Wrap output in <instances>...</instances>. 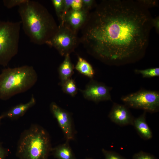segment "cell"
<instances>
[{
	"label": "cell",
	"instance_id": "cell-8",
	"mask_svg": "<svg viewBox=\"0 0 159 159\" xmlns=\"http://www.w3.org/2000/svg\"><path fill=\"white\" fill-rule=\"evenodd\" d=\"M92 79L87 85L85 90H80L84 97L95 102L111 101V88Z\"/></svg>",
	"mask_w": 159,
	"mask_h": 159
},
{
	"label": "cell",
	"instance_id": "cell-2",
	"mask_svg": "<svg viewBox=\"0 0 159 159\" xmlns=\"http://www.w3.org/2000/svg\"><path fill=\"white\" fill-rule=\"evenodd\" d=\"M18 12L24 33L34 44H46L58 30L53 16L37 1L26 0L19 6Z\"/></svg>",
	"mask_w": 159,
	"mask_h": 159
},
{
	"label": "cell",
	"instance_id": "cell-5",
	"mask_svg": "<svg viewBox=\"0 0 159 159\" xmlns=\"http://www.w3.org/2000/svg\"><path fill=\"white\" fill-rule=\"evenodd\" d=\"M21 21L0 20V65L7 66L18 53Z\"/></svg>",
	"mask_w": 159,
	"mask_h": 159
},
{
	"label": "cell",
	"instance_id": "cell-7",
	"mask_svg": "<svg viewBox=\"0 0 159 159\" xmlns=\"http://www.w3.org/2000/svg\"><path fill=\"white\" fill-rule=\"evenodd\" d=\"M80 42L77 33L65 24H60L55 34L46 44L56 49L62 56H65L74 51Z\"/></svg>",
	"mask_w": 159,
	"mask_h": 159
},
{
	"label": "cell",
	"instance_id": "cell-26",
	"mask_svg": "<svg viewBox=\"0 0 159 159\" xmlns=\"http://www.w3.org/2000/svg\"><path fill=\"white\" fill-rule=\"evenodd\" d=\"M7 153V151L3 147L0 142V159H5Z\"/></svg>",
	"mask_w": 159,
	"mask_h": 159
},
{
	"label": "cell",
	"instance_id": "cell-13",
	"mask_svg": "<svg viewBox=\"0 0 159 159\" xmlns=\"http://www.w3.org/2000/svg\"><path fill=\"white\" fill-rule=\"evenodd\" d=\"M145 115V111L139 117L134 119L133 125L140 136L144 139L148 140L152 138L153 135L146 122Z\"/></svg>",
	"mask_w": 159,
	"mask_h": 159
},
{
	"label": "cell",
	"instance_id": "cell-19",
	"mask_svg": "<svg viewBox=\"0 0 159 159\" xmlns=\"http://www.w3.org/2000/svg\"><path fill=\"white\" fill-rule=\"evenodd\" d=\"M52 4L59 20L60 19L64 10V0H52Z\"/></svg>",
	"mask_w": 159,
	"mask_h": 159
},
{
	"label": "cell",
	"instance_id": "cell-22",
	"mask_svg": "<svg viewBox=\"0 0 159 159\" xmlns=\"http://www.w3.org/2000/svg\"><path fill=\"white\" fill-rule=\"evenodd\" d=\"M26 0H4V5L8 9H11L16 6H19Z\"/></svg>",
	"mask_w": 159,
	"mask_h": 159
},
{
	"label": "cell",
	"instance_id": "cell-20",
	"mask_svg": "<svg viewBox=\"0 0 159 159\" xmlns=\"http://www.w3.org/2000/svg\"><path fill=\"white\" fill-rule=\"evenodd\" d=\"M105 159H127L119 153L103 149L102 150Z\"/></svg>",
	"mask_w": 159,
	"mask_h": 159
},
{
	"label": "cell",
	"instance_id": "cell-4",
	"mask_svg": "<svg viewBox=\"0 0 159 159\" xmlns=\"http://www.w3.org/2000/svg\"><path fill=\"white\" fill-rule=\"evenodd\" d=\"M52 149L47 132L41 127L34 125L21 137L16 154L20 159H48Z\"/></svg>",
	"mask_w": 159,
	"mask_h": 159
},
{
	"label": "cell",
	"instance_id": "cell-16",
	"mask_svg": "<svg viewBox=\"0 0 159 159\" xmlns=\"http://www.w3.org/2000/svg\"><path fill=\"white\" fill-rule=\"evenodd\" d=\"M74 68L81 74L91 79L93 77L95 70L92 65L84 58L79 56Z\"/></svg>",
	"mask_w": 159,
	"mask_h": 159
},
{
	"label": "cell",
	"instance_id": "cell-11",
	"mask_svg": "<svg viewBox=\"0 0 159 159\" xmlns=\"http://www.w3.org/2000/svg\"><path fill=\"white\" fill-rule=\"evenodd\" d=\"M113 122L120 126L132 125L134 119L127 106L114 103L108 115Z\"/></svg>",
	"mask_w": 159,
	"mask_h": 159
},
{
	"label": "cell",
	"instance_id": "cell-6",
	"mask_svg": "<svg viewBox=\"0 0 159 159\" xmlns=\"http://www.w3.org/2000/svg\"><path fill=\"white\" fill-rule=\"evenodd\" d=\"M121 99L127 106L155 112L159 109V93L156 91L141 89L122 96Z\"/></svg>",
	"mask_w": 159,
	"mask_h": 159
},
{
	"label": "cell",
	"instance_id": "cell-21",
	"mask_svg": "<svg viewBox=\"0 0 159 159\" xmlns=\"http://www.w3.org/2000/svg\"><path fill=\"white\" fill-rule=\"evenodd\" d=\"M132 159H157L151 154L143 151L135 153Z\"/></svg>",
	"mask_w": 159,
	"mask_h": 159
},
{
	"label": "cell",
	"instance_id": "cell-10",
	"mask_svg": "<svg viewBox=\"0 0 159 159\" xmlns=\"http://www.w3.org/2000/svg\"><path fill=\"white\" fill-rule=\"evenodd\" d=\"M89 13L82 7L78 9L71 8L66 14L63 24L77 33L85 22Z\"/></svg>",
	"mask_w": 159,
	"mask_h": 159
},
{
	"label": "cell",
	"instance_id": "cell-25",
	"mask_svg": "<svg viewBox=\"0 0 159 159\" xmlns=\"http://www.w3.org/2000/svg\"><path fill=\"white\" fill-rule=\"evenodd\" d=\"M152 27H154L156 32L158 34L159 32V17L158 16L152 20Z\"/></svg>",
	"mask_w": 159,
	"mask_h": 159
},
{
	"label": "cell",
	"instance_id": "cell-24",
	"mask_svg": "<svg viewBox=\"0 0 159 159\" xmlns=\"http://www.w3.org/2000/svg\"><path fill=\"white\" fill-rule=\"evenodd\" d=\"M97 5L95 0H82V8L89 11L92 9L95 8Z\"/></svg>",
	"mask_w": 159,
	"mask_h": 159
},
{
	"label": "cell",
	"instance_id": "cell-9",
	"mask_svg": "<svg viewBox=\"0 0 159 159\" xmlns=\"http://www.w3.org/2000/svg\"><path fill=\"white\" fill-rule=\"evenodd\" d=\"M50 109L62 130L67 141L73 140L74 134L72 117L70 113L54 102L51 103Z\"/></svg>",
	"mask_w": 159,
	"mask_h": 159
},
{
	"label": "cell",
	"instance_id": "cell-12",
	"mask_svg": "<svg viewBox=\"0 0 159 159\" xmlns=\"http://www.w3.org/2000/svg\"><path fill=\"white\" fill-rule=\"evenodd\" d=\"M35 103L36 100L34 96L32 95L28 102L14 106L0 115V118L1 120L6 117L14 119L21 117L23 116L28 110L33 106Z\"/></svg>",
	"mask_w": 159,
	"mask_h": 159
},
{
	"label": "cell",
	"instance_id": "cell-14",
	"mask_svg": "<svg viewBox=\"0 0 159 159\" xmlns=\"http://www.w3.org/2000/svg\"><path fill=\"white\" fill-rule=\"evenodd\" d=\"M63 62L59 66L58 71L60 80V84L71 78L74 73V67L72 64L69 54H66Z\"/></svg>",
	"mask_w": 159,
	"mask_h": 159
},
{
	"label": "cell",
	"instance_id": "cell-27",
	"mask_svg": "<svg viewBox=\"0 0 159 159\" xmlns=\"http://www.w3.org/2000/svg\"><path fill=\"white\" fill-rule=\"evenodd\" d=\"M90 159V158H87V159Z\"/></svg>",
	"mask_w": 159,
	"mask_h": 159
},
{
	"label": "cell",
	"instance_id": "cell-3",
	"mask_svg": "<svg viewBox=\"0 0 159 159\" xmlns=\"http://www.w3.org/2000/svg\"><path fill=\"white\" fill-rule=\"evenodd\" d=\"M37 78V73L32 66L3 69L0 74V100H6L27 91L35 84Z\"/></svg>",
	"mask_w": 159,
	"mask_h": 159
},
{
	"label": "cell",
	"instance_id": "cell-17",
	"mask_svg": "<svg viewBox=\"0 0 159 159\" xmlns=\"http://www.w3.org/2000/svg\"><path fill=\"white\" fill-rule=\"evenodd\" d=\"M63 92L72 97L77 93L78 89L74 81L72 78L60 84Z\"/></svg>",
	"mask_w": 159,
	"mask_h": 159
},
{
	"label": "cell",
	"instance_id": "cell-23",
	"mask_svg": "<svg viewBox=\"0 0 159 159\" xmlns=\"http://www.w3.org/2000/svg\"><path fill=\"white\" fill-rule=\"evenodd\" d=\"M137 1L140 4L147 9L158 6V1L156 0H140Z\"/></svg>",
	"mask_w": 159,
	"mask_h": 159
},
{
	"label": "cell",
	"instance_id": "cell-28",
	"mask_svg": "<svg viewBox=\"0 0 159 159\" xmlns=\"http://www.w3.org/2000/svg\"><path fill=\"white\" fill-rule=\"evenodd\" d=\"M1 120V119L0 118V120Z\"/></svg>",
	"mask_w": 159,
	"mask_h": 159
},
{
	"label": "cell",
	"instance_id": "cell-15",
	"mask_svg": "<svg viewBox=\"0 0 159 159\" xmlns=\"http://www.w3.org/2000/svg\"><path fill=\"white\" fill-rule=\"evenodd\" d=\"M52 148L51 151L53 155L57 159H76L74 153L68 143Z\"/></svg>",
	"mask_w": 159,
	"mask_h": 159
},
{
	"label": "cell",
	"instance_id": "cell-1",
	"mask_svg": "<svg viewBox=\"0 0 159 159\" xmlns=\"http://www.w3.org/2000/svg\"><path fill=\"white\" fill-rule=\"evenodd\" d=\"M152 19L137 0H103L90 12L80 41L90 54L107 64L133 63L145 53Z\"/></svg>",
	"mask_w": 159,
	"mask_h": 159
},
{
	"label": "cell",
	"instance_id": "cell-18",
	"mask_svg": "<svg viewBox=\"0 0 159 159\" xmlns=\"http://www.w3.org/2000/svg\"><path fill=\"white\" fill-rule=\"evenodd\" d=\"M135 72L141 74L144 78H151L159 76V68H152L144 69L135 70Z\"/></svg>",
	"mask_w": 159,
	"mask_h": 159
}]
</instances>
